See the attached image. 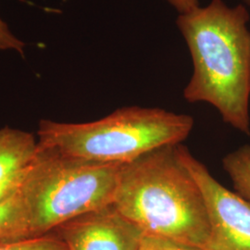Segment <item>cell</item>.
<instances>
[{"instance_id": "6da1fadb", "label": "cell", "mask_w": 250, "mask_h": 250, "mask_svg": "<svg viewBox=\"0 0 250 250\" xmlns=\"http://www.w3.org/2000/svg\"><path fill=\"white\" fill-rule=\"evenodd\" d=\"M250 13L243 5L229 7L211 0L205 7L179 14L176 24L193 62L184 90L190 103H208L224 123L250 134Z\"/></svg>"}, {"instance_id": "7a4b0ae2", "label": "cell", "mask_w": 250, "mask_h": 250, "mask_svg": "<svg viewBox=\"0 0 250 250\" xmlns=\"http://www.w3.org/2000/svg\"><path fill=\"white\" fill-rule=\"evenodd\" d=\"M178 145L123 164L112 205L145 233L204 249L209 236L205 199Z\"/></svg>"}, {"instance_id": "3957f363", "label": "cell", "mask_w": 250, "mask_h": 250, "mask_svg": "<svg viewBox=\"0 0 250 250\" xmlns=\"http://www.w3.org/2000/svg\"><path fill=\"white\" fill-rule=\"evenodd\" d=\"M194 123L187 114L131 106L89 123L42 120L38 146L87 161L123 165L155 149L181 144Z\"/></svg>"}, {"instance_id": "277c9868", "label": "cell", "mask_w": 250, "mask_h": 250, "mask_svg": "<svg viewBox=\"0 0 250 250\" xmlns=\"http://www.w3.org/2000/svg\"><path fill=\"white\" fill-rule=\"evenodd\" d=\"M121 166L39 146L19 189L34 236L45 235L81 215L112 205Z\"/></svg>"}, {"instance_id": "5b68a950", "label": "cell", "mask_w": 250, "mask_h": 250, "mask_svg": "<svg viewBox=\"0 0 250 250\" xmlns=\"http://www.w3.org/2000/svg\"><path fill=\"white\" fill-rule=\"evenodd\" d=\"M180 158L205 199L209 236L205 250H250V201L218 182L205 165L179 144Z\"/></svg>"}, {"instance_id": "8992f818", "label": "cell", "mask_w": 250, "mask_h": 250, "mask_svg": "<svg viewBox=\"0 0 250 250\" xmlns=\"http://www.w3.org/2000/svg\"><path fill=\"white\" fill-rule=\"evenodd\" d=\"M54 231L67 250H139L145 233L113 205L81 215Z\"/></svg>"}, {"instance_id": "52a82bcc", "label": "cell", "mask_w": 250, "mask_h": 250, "mask_svg": "<svg viewBox=\"0 0 250 250\" xmlns=\"http://www.w3.org/2000/svg\"><path fill=\"white\" fill-rule=\"evenodd\" d=\"M38 149L33 134L10 127L0 129V181L26 170Z\"/></svg>"}, {"instance_id": "ba28073f", "label": "cell", "mask_w": 250, "mask_h": 250, "mask_svg": "<svg viewBox=\"0 0 250 250\" xmlns=\"http://www.w3.org/2000/svg\"><path fill=\"white\" fill-rule=\"evenodd\" d=\"M33 237L29 214L18 191L0 204V243Z\"/></svg>"}, {"instance_id": "9c48e42d", "label": "cell", "mask_w": 250, "mask_h": 250, "mask_svg": "<svg viewBox=\"0 0 250 250\" xmlns=\"http://www.w3.org/2000/svg\"><path fill=\"white\" fill-rule=\"evenodd\" d=\"M223 167L232 181L236 194L250 201V145L226 155Z\"/></svg>"}, {"instance_id": "30bf717a", "label": "cell", "mask_w": 250, "mask_h": 250, "mask_svg": "<svg viewBox=\"0 0 250 250\" xmlns=\"http://www.w3.org/2000/svg\"><path fill=\"white\" fill-rule=\"evenodd\" d=\"M0 250H67V248L54 232L20 241L0 243Z\"/></svg>"}, {"instance_id": "8fae6325", "label": "cell", "mask_w": 250, "mask_h": 250, "mask_svg": "<svg viewBox=\"0 0 250 250\" xmlns=\"http://www.w3.org/2000/svg\"><path fill=\"white\" fill-rule=\"evenodd\" d=\"M139 250H205L202 248L188 245L160 235L144 233Z\"/></svg>"}, {"instance_id": "7c38bea8", "label": "cell", "mask_w": 250, "mask_h": 250, "mask_svg": "<svg viewBox=\"0 0 250 250\" xmlns=\"http://www.w3.org/2000/svg\"><path fill=\"white\" fill-rule=\"evenodd\" d=\"M26 44L13 35L9 25L0 19V51L15 50L21 55H24Z\"/></svg>"}, {"instance_id": "4fadbf2b", "label": "cell", "mask_w": 250, "mask_h": 250, "mask_svg": "<svg viewBox=\"0 0 250 250\" xmlns=\"http://www.w3.org/2000/svg\"><path fill=\"white\" fill-rule=\"evenodd\" d=\"M28 168L9 178L0 181V204L18 192L25 177Z\"/></svg>"}, {"instance_id": "5bb4252c", "label": "cell", "mask_w": 250, "mask_h": 250, "mask_svg": "<svg viewBox=\"0 0 250 250\" xmlns=\"http://www.w3.org/2000/svg\"><path fill=\"white\" fill-rule=\"evenodd\" d=\"M176 9L179 14L188 13L199 7L198 0H165Z\"/></svg>"}, {"instance_id": "9a60e30c", "label": "cell", "mask_w": 250, "mask_h": 250, "mask_svg": "<svg viewBox=\"0 0 250 250\" xmlns=\"http://www.w3.org/2000/svg\"><path fill=\"white\" fill-rule=\"evenodd\" d=\"M243 1H244L245 4H247L248 6H250V0H243Z\"/></svg>"}]
</instances>
